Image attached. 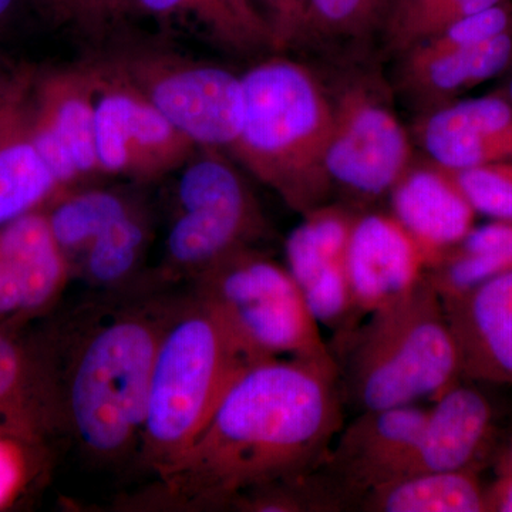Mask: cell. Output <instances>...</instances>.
Returning a JSON list of instances; mask_svg holds the SVG:
<instances>
[{"label":"cell","mask_w":512,"mask_h":512,"mask_svg":"<svg viewBox=\"0 0 512 512\" xmlns=\"http://www.w3.org/2000/svg\"><path fill=\"white\" fill-rule=\"evenodd\" d=\"M336 362L249 366L184 456L141 495L143 505L231 510L242 495L312 473L343 427Z\"/></svg>","instance_id":"1"},{"label":"cell","mask_w":512,"mask_h":512,"mask_svg":"<svg viewBox=\"0 0 512 512\" xmlns=\"http://www.w3.org/2000/svg\"><path fill=\"white\" fill-rule=\"evenodd\" d=\"M174 299L138 296L90 309L52 348L60 429L104 467L137 461L158 345Z\"/></svg>","instance_id":"2"},{"label":"cell","mask_w":512,"mask_h":512,"mask_svg":"<svg viewBox=\"0 0 512 512\" xmlns=\"http://www.w3.org/2000/svg\"><path fill=\"white\" fill-rule=\"evenodd\" d=\"M336 345L343 402L357 412L434 402L464 379L443 299L427 275Z\"/></svg>","instance_id":"3"},{"label":"cell","mask_w":512,"mask_h":512,"mask_svg":"<svg viewBox=\"0 0 512 512\" xmlns=\"http://www.w3.org/2000/svg\"><path fill=\"white\" fill-rule=\"evenodd\" d=\"M245 110L229 154L298 214L328 204L333 107L315 74L274 56L242 74Z\"/></svg>","instance_id":"4"},{"label":"cell","mask_w":512,"mask_h":512,"mask_svg":"<svg viewBox=\"0 0 512 512\" xmlns=\"http://www.w3.org/2000/svg\"><path fill=\"white\" fill-rule=\"evenodd\" d=\"M252 365L207 303L194 293L177 301L151 372L141 467L156 478L173 468Z\"/></svg>","instance_id":"5"},{"label":"cell","mask_w":512,"mask_h":512,"mask_svg":"<svg viewBox=\"0 0 512 512\" xmlns=\"http://www.w3.org/2000/svg\"><path fill=\"white\" fill-rule=\"evenodd\" d=\"M191 282L252 362H336L289 269L254 247L225 256Z\"/></svg>","instance_id":"6"},{"label":"cell","mask_w":512,"mask_h":512,"mask_svg":"<svg viewBox=\"0 0 512 512\" xmlns=\"http://www.w3.org/2000/svg\"><path fill=\"white\" fill-rule=\"evenodd\" d=\"M177 210L165 237L158 284L197 278L266 234L261 205L220 150L198 148L181 168Z\"/></svg>","instance_id":"7"},{"label":"cell","mask_w":512,"mask_h":512,"mask_svg":"<svg viewBox=\"0 0 512 512\" xmlns=\"http://www.w3.org/2000/svg\"><path fill=\"white\" fill-rule=\"evenodd\" d=\"M103 62L198 148L229 150L237 140L245 110L242 76L150 47L120 50Z\"/></svg>","instance_id":"8"},{"label":"cell","mask_w":512,"mask_h":512,"mask_svg":"<svg viewBox=\"0 0 512 512\" xmlns=\"http://www.w3.org/2000/svg\"><path fill=\"white\" fill-rule=\"evenodd\" d=\"M325 168L333 187L375 200L412 165L409 134L376 86L349 84L332 101Z\"/></svg>","instance_id":"9"},{"label":"cell","mask_w":512,"mask_h":512,"mask_svg":"<svg viewBox=\"0 0 512 512\" xmlns=\"http://www.w3.org/2000/svg\"><path fill=\"white\" fill-rule=\"evenodd\" d=\"M92 63L96 70V148L101 174L151 183L181 170L197 153V144L103 60Z\"/></svg>","instance_id":"10"},{"label":"cell","mask_w":512,"mask_h":512,"mask_svg":"<svg viewBox=\"0 0 512 512\" xmlns=\"http://www.w3.org/2000/svg\"><path fill=\"white\" fill-rule=\"evenodd\" d=\"M30 131L62 191L101 174L96 148V70L92 62L35 77Z\"/></svg>","instance_id":"11"},{"label":"cell","mask_w":512,"mask_h":512,"mask_svg":"<svg viewBox=\"0 0 512 512\" xmlns=\"http://www.w3.org/2000/svg\"><path fill=\"white\" fill-rule=\"evenodd\" d=\"M356 217L340 205H320L302 215L285 245L286 268L319 325L332 329L336 339L352 332L362 318L348 266Z\"/></svg>","instance_id":"12"},{"label":"cell","mask_w":512,"mask_h":512,"mask_svg":"<svg viewBox=\"0 0 512 512\" xmlns=\"http://www.w3.org/2000/svg\"><path fill=\"white\" fill-rule=\"evenodd\" d=\"M429 409L419 404L359 412L343 424L320 470L359 507L365 495L406 477Z\"/></svg>","instance_id":"13"},{"label":"cell","mask_w":512,"mask_h":512,"mask_svg":"<svg viewBox=\"0 0 512 512\" xmlns=\"http://www.w3.org/2000/svg\"><path fill=\"white\" fill-rule=\"evenodd\" d=\"M72 278L45 210L0 227V326L19 328L50 311Z\"/></svg>","instance_id":"14"},{"label":"cell","mask_w":512,"mask_h":512,"mask_svg":"<svg viewBox=\"0 0 512 512\" xmlns=\"http://www.w3.org/2000/svg\"><path fill=\"white\" fill-rule=\"evenodd\" d=\"M350 285L362 316L390 305L427 275L430 262L392 214H357L350 235Z\"/></svg>","instance_id":"15"},{"label":"cell","mask_w":512,"mask_h":512,"mask_svg":"<svg viewBox=\"0 0 512 512\" xmlns=\"http://www.w3.org/2000/svg\"><path fill=\"white\" fill-rule=\"evenodd\" d=\"M431 163L448 171L512 160V104L505 94L434 107L417 127Z\"/></svg>","instance_id":"16"},{"label":"cell","mask_w":512,"mask_h":512,"mask_svg":"<svg viewBox=\"0 0 512 512\" xmlns=\"http://www.w3.org/2000/svg\"><path fill=\"white\" fill-rule=\"evenodd\" d=\"M32 72L0 82V227L43 210L63 194L30 131Z\"/></svg>","instance_id":"17"},{"label":"cell","mask_w":512,"mask_h":512,"mask_svg":"<svg viewBox=\"0 0 512 512\" xmlns=\"http://www.w3.org/2000/svg\"><path fill=\"white\" fill-rule=\"evenodd\" d=\"M441 299L464 379L512 384V271Z\"/></svg>","instance_id":"18"},{"label":"cell","mask_w":512,"mask_h":512,"mask_svg":"<svg viewBox=\"0 0 512 512\" xmlns=\"http://www.w3.org/2000/svg\"><path fill=\"white\" fill-rule=\"evenodd\" d=\"M390 204V214L416 239L430 269L443 262L476 222L477 212L454 174L431 161L407 168L390 191Z\"/></svg>","instance_id":"19"},{"label":"cell","mask_w":512,"mask_h":512,"mask_svg":"<svg viewBox=\"0 0 512 512\" xmlns=\"http://www.w3.org/2000/svg\"><path fill=\"white\" fill-rule=\"evenodd\" d=\"M60 430L52 349L0 326V437L33 444Z\"/></svg>","instance_id":"20"},{"label":"cell","mask_w":512,"mask_h":512,"mask_svg":"<svg viewBox=\"0 0 512 512\" xmlns=\"http://www.w3.org/2000/svg\"><path fill=\"white\" fill-rule=\"evenodd\" d=\"M493 433V404L476 387L460 382L429 407L407 476L424 471H477Z\"/></svg>","instance_id":"21"},{"label":"cell","mask_w":512,"mask_h":512,"mask_svg":"<svg viewBox=\"0 0 512 512\" xmlns=\"http://www.w3.org/2000/svg\"><path fill=\"white\" fill-rule=\"evenodd\" d=\"M402 82L414 99L433 106L453 101L512 64V30L476 46L448 50L437 55H402Z\"/></svg>","instance_id":"22"},{"label":"cell","mask_w":512,"mask_h":512,"mask_svg":"<svg viewBox=\"0 0 512 512\" xmlns=\"http://www.w3.org/2000/svg\"><path fill=\"white\" fill-rule=\"evenodd\" d=\"M370 512H485L477 471H424L376 488L363 497Z\"/></svg>","instance_id":"23"},{"label":"cell","mask_w":512,"mask_h":512,"mask_svg":"<svg viewBox=\"0 0 512 512\" xmlns=\"http://www.w3.org/2000/svg\"><path fill=\"white\" fill-rule=\"evenodd\" d=\"M150 241V218L136 204L94 239L73 266V276L101 291L124 289L136 279Z\"/></svg>","instance_id":"24"},{"label":"cell","mask_w":512,"mask_h":512,"mask_svg":"<svg viewBox=\"0 0 512 512\" xmlns=\"http://www.w3.org/2000/svg\"><path fill=\"white\" fill-rule=\"evenodd\" d=\"M136 204L123 192L104 188H72L43 208L50 231L69 261L72 272L94 239Z\"/></svg>","instance_id":"25"},{"label":"cell","mask_w":512,"mask_h":512,"mask_svg":"<svg viewBox=\"0 0 512 512\" xmlns=\"http://www.w3.org/2000/svg\"><path fill=\"white\" fill-rule=\"evenodd\" d=\"M501 0H392L382 26L390 52L404 55L457 20Z\"/></svg>","instance_id":"26"},{"label":"cell","mask_w":512,"mask_h":512,"mask_svg":"<svg viewBox=\"0 0 512 512\" xmlns=\"http://www.w3.org/2000/svg\"><path fill=\"white\" fill-rule=\"evenodd\" d=\"M201 28L215 43L238 53L274 50L271 26L251 0H197Z\"/></svg>","instance_id":"27"},{"label":"cell","mask_w":512,"mask_h":512,"mask_svg":"<svg viewBox=\"0 0 512 512\" xmlns=\"http://www.w3.org/2000/svg\"><path fill=\"white\" fill-rule=\"evenodd\" d=\"M312 35L363 37L382 30L392 0H308Z\"/></svg>","instance_id":"28"},{"label":"cell","mask_w":512,"mask_h":512,"mask_svg":"<svg viewBox=\"0 0 512 512\" xmlns=\"http://www.w3.org/2000/svg\"><path fill=\"white\" fill-rule=\"evenodd\" d=\"M55 22L87 37H103L123 25L138 8L136 0H32Z\"/></svg>","instance_id":"29"},{"label":"cell","mask_w":512,"mask_h":512,"mask_svg":"<svg viewBox=\"0 0 512 512\" xmlns=\"http://www.w3.org/2000/svg\"><path fill=\"white\" fill-rule=\"evenodd\" d=\"M511 271L512 244L510 247L485 254L447 255L436 268L427 272V276L441 298H444L466 292L488 279Z\"/></svg>","instance_id":"30"},{"label":"cell","mask_w":512,"mask_h":512,"mask_svg":"<svg viewBox=\"0 0 512 512\" xmlns=\"http://www.w3.org/2000/svg\"><path fill=\"white\" fill-rule=\"evenodd\" d=\"M453 174L477 214L512 221V160Z\"/></svg>","instance_id":"31"},{"label":"cell","mask_w":512,"mask_h":512,"mask_svg":"<svg viewBox=\"0 0 512 512\" xmlns=\"http://www.w3.org/2000/svg\"><path fill=\"white\" fill-rule=\"evenodd\" d=\"M274 33L276 52L312 36L308 0H251Z\"/></svg>","instance_id":"32"},{"label":"cell","mask_w":512,"mask_h":512,"mask_svg":"<svg viewBox=\"0 0 512 512\" xmlns=\"http://www.w3.org/2000/svg\"><path fill=\"white\" fill-rule=\"evenodd\" d=\"M15 444L18 441L0 437V507L9 500L19 484L20 467Z\"/></svg>","instance_id":"33"},{"label":"cell","mask_w":512,"mask_h":512,"mask_svg":"<svg viewBox=\"0 0 512 512\" xmlns=\"http://www.w3.org/2000/svg\"><path fill=\"white\" fill-rule=\"evenodd\" d=\"M138 8L161 18L192 19L201 26L197 0H136Z\"/></svg>","instance_id":"34"},{"label":"cell","mask_w":512,"mask_h":512,"mask_svg":"<svg viewBox=\"0 0 512 512\" xmlns=\"http://www.w3.org/2000/svg\"><path fill=\"white\" fill-rule=\"evenodd\" d=\"M485 512H512V471H501L484 487Z\"/></svg>","instance_id":"35"},{"label":"cell","mask_w":512,"mask_h":512,"mask_svg":"<svg viewBox=\"0 0 512 512\" xmlns=\"http://www.w3.org/2000/svg\"><path fill=\"white\" fill-rule=\"evenodd\" d=\"M25 2L26 0H0V32L8 28Z\"/></svg>","instance_id":"36"},{"label":"cell","mask_w":512,"mask_h":512,"mask_svg":"<svg viewBox=\"0 0 512 512\" xmlns=\"http://www.w3.org/2000/svg\"><path fill=\"white\" fill-rule=\"evenodd\" d=\"M501 471H512V440L498 457L497 473H501Z\"/></svg>","instance_id":"37"},{"label":"cell","mask_w":512,"mask_h":512,"mask_svg":"<svg viewBox=\"0 0 512 512\" xmlns=\"http://www.w3.org/2000/svg\"><path fill=\"white\" fill-rule=\"evenodd\" d=\"M508 72H510V76H508V82L507 87H505V97H507L508 100L511 101L512 104V64L510 69H508Z\"/></svg>","instance_id":"38"}]
</instances>
